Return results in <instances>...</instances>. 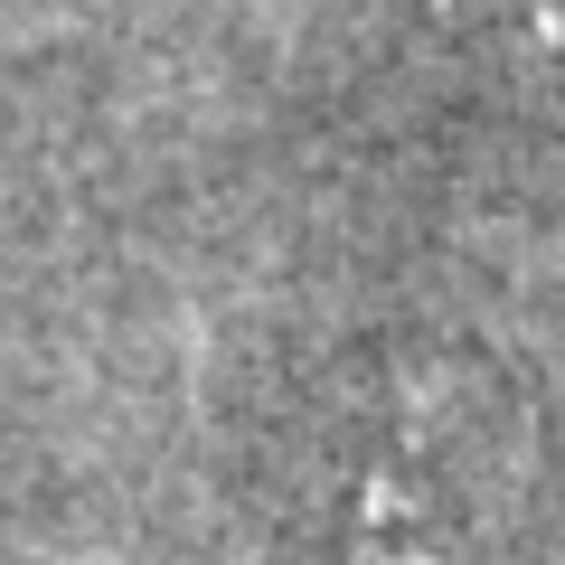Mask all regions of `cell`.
<instances>
[{
    "label": "cell",
    "mask_w": 565,
    "mask_h": 565,
    "mask_svg": "<svg viewBox=\"0 0 565 565\" xmlns=\"http://www.w3.org/2000/svg\"><path fill=\"white\" fill-rule=\"evenodd\" d=\"M434 10H444V20H462V29L509 39V57L565 76V0H434Z\"/></svg>",
    "instance_id": "obj_1"
}]
</instances>
